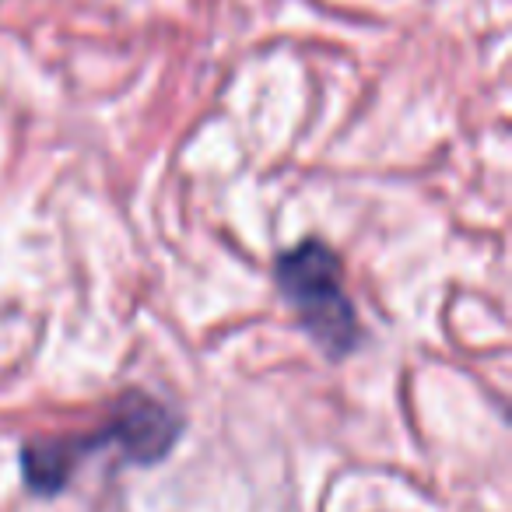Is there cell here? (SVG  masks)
<instances>
[{"label":"cell","mask_w":512,"mask_h":512,"mask_svg":"<svg viewBox=\"0 0 512 512\" xmlns=\"http://www.w3.org/2000/svg\"><path fill=\"white\" fill-rule=\"evenodd\" d=\"M274 278H278V292L285 295L288 309L299 316V323L320 344L323 355L344 358L358 348L362 327L344 292L341 260L327 242L306 239L281 253Z\"/></svg>","instance_id":"obj_1"},{"label":"cell","mask_w":512,"mask_h":512,"mask_svg":"<svg viewBox=\"0 0 512 512\" xmlns=\"http://www.w3.org/2000/svg\"><path fill=\"white\" fill-rule=\"evenodd\" d=\"M183 421L176 418V411H169L158 400L144 397V393H127L116 407L113 421L102 432L85 435V439H57L46 442L50 463L64 481H71L74 467L81 463V456L102 446H116L130 463H158L172 453L179 439Z\"/></svg>","instance_id":"obj_2"}]
</instances>
